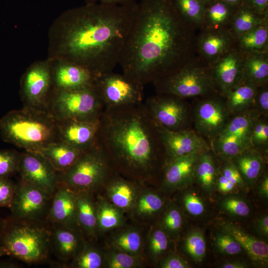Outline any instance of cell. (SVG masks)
Here are the masks:
<instances>
[{
	"instance_id": "28",
	"label": "cell",
	"mask_w": 268,
	"mask_h": 268,
	"mask_svg": "<svg viewBox=\"0 0 268 268\" xmlns=\"http://www.w3.org/2000/svg\"><path fill=\"white\" fill-rule=\"evenodd\" d=\"M243 75L244 81L258 87L268 85V52L244 53Z\"/></svg>"
},
{
	"instance_id": "34",
	"label": "cell",
	"mask_w": 268,
	"mask_h": 268,
	"mask_svg": "<svg viewBox=\"0 0 268 268\" xmlns=\"http://www.w3.org/2000/svg\"><path fill=\"white\" fill-rule=\"evenodd\" d=\"M176 10L184 21L195 31L202 25L205 5L198 0H172Z\"/></svg>"
},
{
	"instance_id": "35",
	"label": "cell",
	"mask_w": 268,
	"mask_h": 268,
	"mask_svg": "<svg viewBox=\"0 0 268 268\" xmlns=\"http://www.w3.org/2000/svg\"><path fill=\"white\" fill-rule=\"evenodd\" d=\"M109 196L111 201L117 207H130L135 199V192L130 181L112 176L109 179Z\"/></svg>"
},
{
	"instance_id": "25",
	"label": "cell",
	"mask_w": 268,
	"mask_h": 268,
	"mask_svg": "<svg viewBox=\"0 0 268 268\" xmlns=\"http://www.w3.org/2000/svg\"><path fill=\"white\" fill-rule=\"evenodd\" d=\"M240 172L246 184L254 185L261 176L264 159L260 149L250 147L230 159Z\"/></svg>"
},
{
	"instance_id": "60",
	"label": "cell",
	"mask_w": 268,
	"mask_h": 268,
	"mask_svg": "<svg viewBox=\"0 0 268 268\" xmlns=\"http://www.w3.org/2000/svg\"><path fill=\"white\" fill-rule=\"evenodd\" d=\"M19 265L14 263L7 262V264H0V268H18Z\"/></svg>"
},
{
	"instance_id": "40",
	"label": "cell",
	"mask_w": 268,
	"mask_h": 268,
	"mask_svg": "<svg viewBox=\"0 0 268 268\" xmlns=\"http://www.w3.org/2000/svg\"><path fill=\"white\" fill-rule=\"evenodd\" d=\"M220 206L225 212L236 217H246L250 212L247 201L238 197L229 196L224 198L220 202Z\"/></svg>"
},
{
	"instance_id": "10",
	"label": "cell",
	"mask_w": 268,
	"mask_h": 268,
	"mask_svg": "<svg viewBox=\"0 0 268 268\" xmlns=\"http://www.w3.org/2000/svg\"><path fill=\"white\" fill-rule=\"evenodd\" d=\"M94 86L105 108H115L143 102L144 86L113 71L96 76Z\"/></svg>"
},
{
	"instance_id": "39",
	"label": "cell",
	"mask_w": 268,
	"mask_h": 268,
	"mask_svg": "<svg viewBox=\"0 0 268 268\" xmlns=\"http://www.w3.org/2000/svg\"><path fill=\"white\" fill-rule=\"evenodd\" d=\"M115 246L123 252L134 253L140 249L141 238L134 230H129L118 235L114 241Z\"/></svg>"
},
{
	"instance_id": "9",
	"label": "cell",
	"mask_w": 268,
	"mask_h": 268,
	"mask_svg": "<svg viewBox=\"0 0 268 268\" xmlns=\"http://www.w3.org/2000/svg\"><path fill=\"white\" fill-rule=\"evenodd\" d=\"M261 116L259 110L254 108L234 115L225 127L211 140L214 153L224 160L231 159L252 147V131Z\"/></svg>"
},
{
	"instance_id": "11",
	"label": "cell",
	"mask_w": 268,
	"mask_h": 268,
	"mask_svg": "<svg viewBox=\"0 0 268 268\" xmlns=\"http://www.w3.org/2000/svg\"><path fill=\"white\" fill-rule=\"evenodd\" d=\"M144 103L156 125L170 131L187 129L189 111L183 99L171 94L157 93Z\"/></svg>"
},
{
	"instance_id": "29",
	"label": "cell",
	"mask_w": 268,
	"mask_h": 268,
	"mask_svg": "<svg viewBox=\"0 0 268 268\" xmlns=\"http://www.w3.org/2000/svg\"><path fill=\"white\" fill-rule=\"evenodd\" d=\"M268 22V13H260L242 3L237 6L228 29L237 39L254 28Z\"/></svg>"
},
{
	"instance_id": "36",
	"label": "cell",
	"mask_w": 268,
	"mask_h": 268,
	"mask_svg": "<svg viewBox=\"0 0 268 268\" xmlns=\"http://www.w3.org/2000/svg\"><path fill=\"white\" fill-rule=\"evenodd\" d=\"M97 228L103 230L119 226L122 222V217L118 210L113 206L100 202L96 204Z\"/></svg>"
},
{
	"instance_id": "63",
	"label": "cell",
	"mask_w": 268,
	"mask_h": 268,
	"mask_svg": "<svg viewBox=\"0 0 268 268\" xmlns=\"http://www.w3.org/2000/svg\"><path fill=\"white\" fill-rule=\"evenodd\" d=\"M2 223H3V220L0 218V234H1V231L2 226Z\"/></svg>"
},
{
	"instance_id": "19",
	"label": "cell",
	"mask_w": 268,
	"mask_h": 268,
	"mask_svg": "<svg viewBox=\"0 0 268 268\" xmlns=\"http://www.w3.org/2000/svg\"><path fill=\"white\" fill-rule=\"evenodd\" d=\"M51 78L50 71L44 65L35 66L27 72L23 84L26 107L39 110L45 107Z\"/></svg>"
},
{
	"instance_id": "61",
	"label": "cell",
	"mask_w": 268,
	"mask_h": 268,
	"mask_svg": "<svg viewBox=\"0 0 268 268\" xmlns=\"http://www.w3.org/2000/svg\"><path fill=\"white\" fill-rule=\"evenodd\" d=\"M8 256V253L5 249L0 244V258L3 256Z\"/></svg>"
},
{
	"instance_id": "51",
	"label": "cell",
	"mask_w": 268,
	"mask_h": 268,
	"mask_svg": "<svg viewBox=\"0 0 268 268\" xmlns=\"http://www.w3.org/2000/svg\"><path fill=\"white\" fill-rule=\"evenodd\" d=\"M254 108L258 109L261 115L266 116L268 114V85L258 87L255 97Z\"/></svg>"
},
{
	"instance_id": "45",
	"label": "cell",
	"mask_w": 268,
	"mask_h": 268,
	"mask_svg": "<svg viewBox=\"0 0 268 268\" xmlns=\"http://www.w3.org/2000/svg\"><path fill=\"white\" fill-rule=\"evenodd\" d=\"M251 143L253 147L260 149L266 148L268 143V125L266 121L261 117L255 123L251 134Z\"/></svg>"
},
{
	"instance_id": "53",
	"label": "cell",
	"mask_w": 268,
	"mask_h": 268,
	"mask_svg": "<svg viewBox=\"0 0 268 268\" xmlns=\"http://www.w3.org/2000/svg\"><path fill=\"white\" fill-rule=\"evenodd\" d=\"M215 186L218 191L224 193H229L233 191L236 186L231 183L224 176L220 173L217 177Z\"/></svg>"
},
{
	"instance_id": "6",
	"label": "cell",
	"mask_w": 268,
	"mask_h": 268,
	"mask_svg": "<svg viewBox=\"0 0 268 268\" xmlns=\"http://www.w3.org/2000/svg\"><path fill=\"white\" fill-rule=\"evenodd\" d=\"M152 84L157 94L183 99L219 94L211 66L198 55L178 71Z\"/></svg>"
},
{
	"instance_id": "43",
	"label": "cell",
	"mask_w": 268,
	"mask_h": 268,
	"mask_svg": "<svg viewBox=\"0 0 268 268\" xmlns=\"http://www.w3.org/2000/svg\"><path fill=\"white\" fill-rule=\"evenodd\" d=\"M214 242L219 251L226 255H237L243 250L240 244L231 235L223 231L215 236Z\"/></svg>"
},
{
	"instance_id": "23",
	"label": "cell",
	"mask_w": 268,
	"mask_h": 268,
	"mask_svg": "<svg viewBox=\"0 0 268 268\" xmlns=\"http://www.w3.org/2000/svg\"><path fill=\"white\" fill-rule=\"evenodd\" d=\"M96 76L88 69L67 62L58 67L55 79L60 89L74 90L92 85Z\"/></svg>"
},
{
	"instance_id": "52",
	"label": "cell",
	"mask_w": 268,
	"mask_h": 268,
	"mask_svg": "<svg viewBox=\"0 0 268 268\" xmlns=\"http://www.w3.org/2000/svg\"><path fill=\"white\" fill-rule=\"evenodd\" d=\"M162 268H189L188 262L177 254H171L165 258L161 263Z\"/></svg>"
},
{
	"instance_id": "49",
	"label": "cell",
	"mask_w": 268,
	"mask_h": 268,
	"mask_svg": "<svg viewBox=\"0 0 268 268\" xmlns=\"http://www.w3.org/2000/svg\"><path fill=\"white\" fill-rule=\"evenodd\" d=\"M168 246V241L165 233L160 229L154 231L150 239L149 249L151 253L154 256H158L167 250Z\"/></svg>"
},
{
	"instance_id": "26",
	"label": "cell",
	"mask_w": 268,
	"mask_h": 268,
	"mask_svg": "<svg viewBox=\"0 0 268 268\" xmlns=\"http://www.w3.org/2000/svg\"><path fill=\"white\" fill-rule=\"evenodd\" d=\"M84 152L58 140L36 152L47 158L55 169L61 173L70 168Z\"/></svg>"
},
{
	"instance_id": "33",
	"label": "cell",
	"mask_w": 268,
	"mask_h": 268,
	"mask_svg": "<svg viewBox=\"0 0 268 268\" xmlns=\"http://www.w3.org/2000/svg\"><path fill=\"white\" fill-rule=\"evenodd\" d=\"M236 48L244 53L268 52V22L238 37Z\"/></svg>"
},
{
	"instance_id": "2",
	"label": "cell",
	"mask_w": 268,
	"mask_h": 268,
	"mask_svg": "<svg viewBox=\"0 0 268 268\" xmlns=\"http://www.w3.org/2000/svg\"><path fill=\"white\" fill-rule=\"evenodd\" d=\"M138 7L135 0L122 5L87 4L70 10L64 20L61 45L67 62L96 76L119 64Z\"/></svg>"
},
{
	"instance_id": "57",
	"label": "cell",
	"mask_w": 268,
	"mask_h": 268,
	"mask_svg": "<svg viewBox=\"0 0 268 268\" xmlns=\"http://www.w3.org/2000/svg\"><path fill=\"white\" fill-rule=\"evenodd\" d=\"M133 0H86L87 4L97 2L112 5H122L127 4Z\"/></svg>"
},
{
	"instance_id": "32",
	"label": "cell",
	"mask_w": 268,
	"mask_h": 268,
	"mask_svg": "<svg viewBox=\"0 0 268 268\" xmlns=\"http://www.w3.org/2000/svg\"><path fill=\"white\" fill-rule=\"evenodd\" d=\"M209 150L200 154L194 171V178L201 188L208 193H211L215 186L218 174L214 157Z\"/></svg>"
},
{
	"instance_id": "62",
	"label": "cell",
	"mask_w": 268,
	"mask_h": 268,
	"mask_svg": "<svg viewBox=\"0 0 268 268\" xmlns=\"http://www.w3.org/2000/svg\"><path fill=\"white\" fill-rule=\"evenodd\" d=\"M200 1H201V3H202L205 5L208 3L209 2L212 1V0H198Z\"/></svg>"
},
{
	"instance_id": "18",
	"label": "cell",
	"mask_w": 268,
	"mask_h": 268,
	"mask_svg": "<svg viewBox=\"0 0 268 268\" xmlns=\"http://www.w3.org/2000/svg\"><path fill=\"white\" fill-rule=\"evenodd\" d=\"M236 47V39L229 29L200 30L197 33V55L210 66L227 52Z\"/></svg>"
},
{
	"instance_id": "24",
	"label": "cell",
	"mask_w": 268,
	"mask_h": 268,
	"mask_svg": "<svg viewBox=\"0 0 268 268\" xmlns=\"http://www.w3.org/2000/svg\"><path fill=\"white\" fill-rule=\"evenodd\" d=\"M222 228L223 231L231 235L240 244L255 264L259 266H267L268 246L265 242L230 223H225Z\"/></svg>"
},
{
	"instance_id": "27",
	"label": "cell",
	"mask_w": 268,
	"mask_h": 268,
	"mask_svg": "<svg viewBox=\"0 0 268 268\" xmlns=\"http://www.w3.org/2000/svg\"><path fill=\"white\" fill-rule=\"evenodd\" d=\"M237 6L221 0H212L205 5L203 23L200 30L218 31L228 29Z\"/></svg>"
},
{
	"instance_id": "20",
	"label": "cell",
	"mask_w": 268,
	"mask_h": 268,
	"mask_svg": "<svg viewBox=\"0 0 268 268\" xmlns=\"http://www.w3.org/2000/svg\"><path fill=\"white\" fill-rule=\"evenodd\" d=\"M46 220L50 224L79 230L76 216L75 193L60 183L53 195Z\"/></svg>"
},
{
	"instance_id": "8",
	"label": "cell",
	"mask_w": 268,
	"mask_h": 268,
	"mask_svg": "<svg viewBox=\"0 0 268 268\" xmlns=\"http://www.w3.org/2000/svg\"><path fill=\"white\" fill-rule=\"evenodd\" d=\"M104 105L94 83L84 88L60 89L53 100L50 113L57 121L100 118Z\"/></svg>"
},
{
	"instance_id": "14",
	"label": "cell",
	"mask_w": 268,
	"mask_h": 268,
	"mask_svg": "<svg viewBox=\"0 0 268 268\" xmlns=\"http://www.w3.org/2000/svg\"><path fill=\"white\" fill-rule=\"evenodd\" d=\"M219 94L204 97L194 110V121L197 133L213 139L228 124L231 116L225 102Z\"/></svg>"
},
{
	"instance_id": "59",
	"label": "cell",
	"mask_w": 268,
	"mask_h": 268,
	"mask_svg": "<svg viewBox=\"0 0 268 268\" xmlns=\"http://www.w3.org/2000/svg\"><path fill=\"white\" fill-rule=\"evenodd\" d=\"M229 4L234 6H239L243 3L244 0H221Z\"/></svg>"
},
{
	"instance_id": "41",
	"label": "cell",
	"mask_w": 268,
	"mask_h": 268,
	"mask_svg": "<svg viewBox=\"0 0 268 268\" xmlns=\"http://www.w3.org/2000/svg\"><path fill=\"white\" fill-rule=\"evenodd\" d=\"M19 158L13 150H0V178H8L17 171Z\"/></svg>"
},
{
	"instance_id": "13",
	"label": "cell",
	"mask_w": 268,
	"mask_h": 268,
	"mask_svg": "<svg viewBox=\"0 0 268 268\" xmlns=\"http://www.w3.org/2000/svg\"><path fill=\"white\" fill-rule=\"evenodd\" d=\"M53 195L22 181L16 184L9 207L12 216L23 219L46 220Z\"/></svg>"
},
{
	"instance_id": "12",
	"label": "cell",
	"mask_w": 268,
	"mask_h": 268,
	"mask_svg": "<svg viewBox=\"0 0 268 268\" xmlns=\"http://www.w3.org/2000/svg\"><path fill=\"white\" fill-rule=\"evenodd\" d=\"M17 171L21 181L53 195L59 184V173L49 161L38 152L20 154Z\"/></svg>"
},
{
	"instance_id": "42",
	"label": "cell",
	"mask_w": 268,
	"mask_h": 268,
	"mask_svg": "<svg viewBox=\"0 0 268 268\" xmlns=\"http://www.w3.org/2000/svg\"><path fill=\"white\" fill-rule=\"evenodd\" d=\"M163 201L157 195L148 193L138 200L136 209L141 215H150L159 211L163 206Z\"/></svg>"
},
{
	"instance_id": "58",
	"label": "cell",
	"mask_w": 268,
	"mask_h": 268,
	"mask_svg": "<svg viewBox=\"0 0 268 268\" xmlns=\"http://www.w3.org/2000/svg\"><path fill=\"white\" fill-rule=\"evenodd\" d=\"M247 267L246 264L238 261L226 262L221 266V268H245Z\"/></svg>"
},
{
	"instance_id": "1",
	"label": "cell",
	"mask_w": 268,
	"mask_h": 268,
	"mask_svg": "<svg viewBox=\"0 0 268 268\" xmlns=\"http://www.w3.org/2000/svg\"><path fill=\"white\" fill-rule=\"evenodd\" d=\"M196 35L172 0H141L119 62L122 73L144 86L175 73L197 56Z\"/></svg>"
},
{
	"instance_id": "54",
	"label": "cell",
	"mask_w": 268,
	"mask_h": 268,
	"mask_svg": "<svg viewBox=\"0 0 268 268\" xmlns=\"http://www.w3.org/2000/svg\"><path fill=\"white\" fill-rule=\"evenodd\" d=\"M243 3L260 13H268V0H244Z\"/></svg>"
},
{
	"instance_id": "47",
	"label": "cell",
	"mask_w": 268,
	"mask_h": 268,
	"mask_svg": "<svg viewBox=\"0 0 268 268\" xmlns=\"http://www.w3.org/2000/svg\"><path fill=\"white\" fill-rule=\"evenodd\" d=\"M138 264L137 259L125 252L112 254L108 260V266L110 268H130Z\"/></svg>"
},
{
	"instance_id": "4",
	"label": "cell",
	"mask_w": 268,
	"mask_h": 268,
	"mask_svg": "<svg viewBox=\"0 0 268 268\" xmlns=\"http://www.w3.org/2000/svg\"><path fill=\"white\" fill-rule=\"evenodd\" d=\"M0 132L4 141L27 151L38 152L59 140L56 119L44 110L26 106L3 116Z\"/></svg>"
},
{
	"instance_id": "16",
	"label": "cell",
	"mask_w": 268,
	"mask_h": 268,
	"mask_svg": "<svg viewBox=\"0 0 268 268\" xmlns=\"http://www.w3.org/2000/svg\"><path fill=\"white\" fill-rule=\"evenodd\" d=\"M57 124L59 140L82 151L97 144L100 118L57 121Z\"/></svg>"
},
{
	"instance_id": "48",
	"label": "cell",
	"mask_w": 268,
	"mask_h": 268,
	"mask_svg": "<svg viewBox=\"0 0 268 268\" xmlns=\"http://www.w3.org/2000/svg\"><path fill=\"white\" fill-rule=\"evenodd\" d=\"M16 189L14 184L8 178H0V207H10Z\"/></svg>"
},
{
	"instance_id": "50",
	"label": "cell",
	"mask_w": 268,
	"mask_h": 268,
	"mask_svg": "<svg viewBox=\"0 0 268 268\" xmlns=\"http://www.w3.org/2000/svg\"><path fill=\"white\" fill-rule=\"evenodd\" d=\"M225 163L221 167V172L231 183L236 187L245 188L247 184L240 172L230 159L224 160Z\"/></svg>"
},
{
	"instance_id": "37",
	"label": "cell",
	"mask_w": 268,
	"mask_h": 268,
	"mask_svg": "<svg viewBox=\"0 0 268 268\" xmlns=\"http://www.w3.org/2000/svg\"><path fill=\"white\" fill-rule=\"evenodd\" d=\"M72 260L70 264L64 268H99L102 263V256L98 250L85 243Z\"/></svg>"
},
{
	"instance_id": "31",
	"label": "cell",
	"mask_w": 268,
	"mask_h": 268,
	"mask_svg": "<svg viewBox=\"0 0 268 268\" xmlns=\"http://www.w3.org/2000/svg\"><path fill=\"white\" fill-rule=\"evenodd\" d=\"M258 88L255 84L244 81L223 97L232 115L254 108Z\"/></svg>"
},
{
	"instance_id": "7",
	"label": "cell",
	"mask_w": 268,
	"mask_h": 268,
	"mask_svg": "<svg viewBox=\"0 0 268 268\" xmlns=\"http://www.w3.org/2000/svg\"><path fill=\"white\" fill-rule=\"evenodd\" d=\"M115 172L98 144L84 151L66 171L59 173L60 183L74 192H91L108 181Z\"/></svg>"
},
{
	"instance_id": "22",
	"label": "cell",
	"mask_w": 268,
	"mask_h": 268,
	"mask_svg": "<svg viewBox=\"0 0 268 268\" xmlns=\"http://www.w3.org/2000/svg\"><path fill=\"white\" fill-rule=\"evenodd\" d=\"M201 153L180 157L166 162L163 178L165 186L174 189L190 184L195 179V168Z\"/></svg>"
},
{
	"instance_id": "38",
	"label": "cell",
	"mask_w": 268,
	"mask_h": 268,
	"mask_svg": "<svg viewBox=\"0 0 268 268\" xmlns=\"http://www.w3.org/2000/svg\"><path fill=\"white\" fill-rule=\"evenodd\" d=\"M184 248L193 260L201 261L206 253V243L203 233L199 230L190 232L185 239Z\"/></svg>"
},
{
	"instance_id": "30",
	"label": "cell",
	"mask_w": 268,
	"mask_h": 268,
	"mask_svg": "<svg viewBox=\"0 0 268 268\" xmlns=\"http://www.w3.org/2000/svg\"><path fill=\"white\" fill-rule=\"evenodd\" d=\"M76 216L79 228L89 236L94 235L97 230L96 207L91 192H75Z\"/></svg>"
},
{
	"instance_id": "56",
	"label": "cell",
	"mask_w": 268,
	"mask_h": 268,
	"mask_svg": "<svg viewBox=\"0 0 268 268\" xmlns=\"http://www.w3.org/2000/svg\"><path fill=\"white\" fill-rule=\"evenodd\" d=\"M259 195L263 198H268V176L265 174L263 177L259 187Z\"/></svg>"
},
{
	"instance_id": "44",
	"label": "cell",
	"mask_w": 268,
	"mask_h": 268,
	"mask_svg": "<svg viewBox=\"0 0 268 268\" xmlns=\"http://www.w3.org/2000/svg\"><path fill=\"white\" fill-rule=\"evenodd\" d=\"M183 224V216L180 210L175 207L169 208L165 213L162 225L169 235L174 236L179 233Z\"/></svg>"
},
{
	"instance_id": "15",
	"label": "cell",
	"mask_w": 268,
	"mask_h": 268,
	"mask_svg": "<svg viewBox=\"0 0 268 268\" xmlns=\"http://www.w3.org/2000/svg\"><path fill=\"white\" fill-rule=\"evenodd\" d=\"M156 126L164 149L165 163L177 158L200 153L209 149L206 140L197 132L188 129L170 131Z\"/></svg>"
},
{
	"instance_id": "46",
	"label": "cell",
	"mask_w": 268,
	"mask_h": 268,
	"mask_svg": "<svg viewBox=\"0 0 268 268\" xmlns=\"http://www.w3.org/2000/svg\"><path fill=\"white\" fill-rule=\"evenodd\" d=\"M183 203L186 211L190 215L198 216L204 213L205 210L204 202L198 194L189 192L183 197Z\"/></svg>"
},
{
	"instance_id": "5",
	"label": "cell",
	"mask_w": 268,
	"mask_h": 268,
	"mask_svg": "<svg viewBox=\"0 0 268 268\" xmlns=\"http://www.w3.org/2000/svg\"><path fill=\"white\" fill-rule=\"evenodd\" d=\"M0 244L8 256L29 264L47 261L51 251V224L47 220H3Z\"/></svg>"
},
{
	"instance_id": "21",
	"label": "cell",
	"mask_w": 268,
	"mask_h": 268,
	"mask_svg": "<svg viewBox=\"0 0 268 268\" xmlns=\"http://www.w3.org/2000/svg\"><path fill=\"white\" fill-rule=\"evenodd\" d=\"M51 224V251L64 264L72 260L82 248L84 242L78 229L58 224Z\"/></svg>"
},
{
	"instance_id": "3",
	"label": "cell",
	"mask_w": 268,
	"mask_h": 268,
	"mask_svg": "<svg viewBox=\"0 0 268 268\" xmlns=\"http://www.w3.org/2000/svg\"><path fill=\"white\" fill-rule=\"evenodd\" d=\"M97 144L115 172L137 181L152 180L165 160L156 126L143 102L105 108Z\"/></svg>"
},
{
	"instance_id": "17",
	"label": "cell",
	"mask_w": 268,
	"mask_h": 268,
	"mask_svg": "<svg viewBox=\"0 0 268 268\" xmlns=\"http://www.w3.org/2000/svg\"><path fill=\"white\" fill-rule=\"evenodd\" d=\"M244 53L236 47L211 66L214 81L222 96L244 82Z\"/></svg>"
},
{
	"instance_id": "55",
	"label": "cell",
	"mask_w": 268,
	"mask_h": 268,
	"mask_svg": "<svg viewBox=\"0 0 268 268\" xmlns=\"http://www.w3.org/2000/svg\"><path fill=\"white\" fill-rule=\"evenodd\" d=\"M255 228L258 233L262 236L268 235V216L265 215L260 217L256 222Z\"/></svg>"
}]
</instances>
